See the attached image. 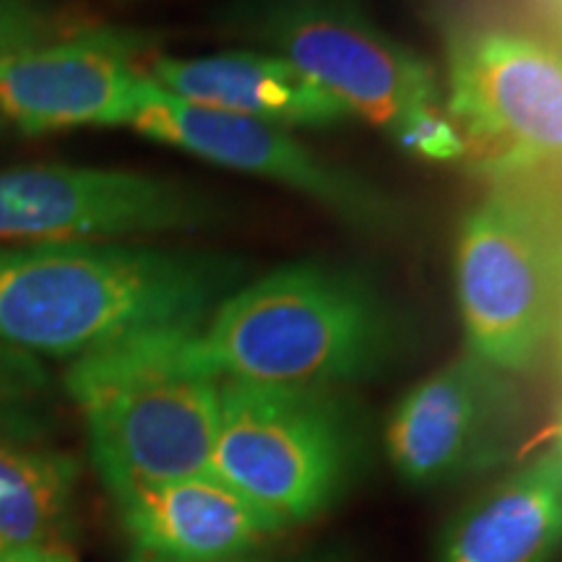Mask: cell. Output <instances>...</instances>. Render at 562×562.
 <instances>
[{
    "mask_svg": "<svg viewBox=\"0 0 562 562\" xmlns=\"http://www.w3.org/2000/svg\"><path fill=\"white\" fill-rule=\"evenodd\" d=\"M222 252L128 243L16 248L0 263V344L79 360L131 336L199 331L240 290Z\"/></svg>",
    "mask_w": 562,
    "mask_h": 562,
    "instance_id": "1",
    "label": "cell"
},
{
    "mask_svg": "<svg viewBox=\"0 0 562 562\" xmlns=\"http://www.w3.org/2000/svg\"><path fill=\"white\" fill-rule=\"evenodd\" d=\"M402 344V315L360 266L300 261L235 290L201 331L222 381L334 385L375 375Z\"/></svg>",
    "mask_w": 562,
    "mask_h": 562,
    "instance_id": "2",
    "label": "cell"
},
{
    "mask_svg": "<svg viewBox=\"0 0 562 562\" xmlns=\"http://www.w3.org/2000/svg\"><path fill=\"white\" fill-rule=\"evenodd\" d=\"M66 391L112 495L209 474L222 378L203 355L201 331H151L83 355L66 372Z\"/></svg>",
    "mask_w": 562,
    "mask_h": 562,
    "instance_id": "3",
    "label": "cell"
},
{
    "mask_svg": "<svg viewBox=\"0 0 562 562\" xmlns=\"http://www.w3.org/2000/svg\"><path fill=\"white\" fill-rule=\"evenodd\" d=\"M537 175L495 180L456 237L469 351L505 372L529 370L562 318V201Z\"/></svg>",
    "mask_w": 562,
    "mask_h": 562,
    "instance_id": "4",
    "label": "cell"
},
{
    "mask_svg": "<svg viewBox=\"0 0 562 562\" xmlns=\"http://www.w3.org/2000/svg\"><path fill=\"white\" fill-rule=\"evenodd\" d=\"M360 453L355 414L331 389L222 381L209 474L273 529L331 505Z\"/></svg>",
    "mask_w": 562,
    "mask_h": 562,
    "instance_id": "5",
    "label": "cell"
},
{
    "mask_svg": "<svg viewBox=\"0 0 562 562\" xmlns=\"http://www.w3.org/2000/svg\"><path fill=\"white\" fill-rule=\"evenodd\" d=\"M448 117L490 178L560 165L562 50L510 26H461L448 37Z\"/></svg>",
    "mask_w": 562,
    "mask_h": 562,
    "instance_id": "6",
    "label": "cell"
},
{
    "mask_svg": "<svg viewBox=\"0 0 562 562\" xmlns=\"http://www.w3.org/2000/svg\"><path fill=\"white\" fill-rule=\"evenodd\" d=\"M214 195L157 175L74 165L0 170V243H115L216 224Z\"/></svg>",
    "mask_w": 562,
    "mask_h": 562,
    "instance_id": "7",
    "label": "cell"
},
{
    "mask_svg": "<svg viewBox=\"0 0 562 562\" xmlns=\"http://www.w3.org/2000/svg\"><path fill=\"white\" fill-rule=\"evenodd\" d=\"M256 34L351 117L391 138L409 117L440 102L430 63L347 0H271L258 13Z\"/></svg>",
    "mask_w": 562,
    "mask_h": 562,
    "instance_id": "8",
    "label": "cell"
},
{
    "mask_svg": "<svg viewBox=\"0 0 562 562\" xmlns=\"http://www.w3.org/2000/svg\"><path fill=\"white\" fill-rule=\"evenodd\" d=\"M131 128L211 165L305 195L360 232H398L404 209L375 182L323 159L290 128L186 102L149 81Z\"/></svg>",
    "mask_w": 562,
    "mask_h": 562,
    "instance_id": "9",
    "label": "cell"
},
{
    "mask_svg": "<svg viewBox=\"0 0 562 562\" xmlns=\"http://www.w3.org/2000/svg\"><path fill=\"white\" fill-rule=\"evenodd\" d=\"M518 419L521 402L508 372L467 351L396 404L385 442L396 472L430 487L501 463Z\"/></svg>",
    "mask_w": 562,
    "mask_h": 562,
    "instance_id": "10",
    "label": "cell"
},
{
    "mask_svg": "<svg viewBox=\"0 0 562 562\" xmlns=\"http://www.w3.org/2000/svg\"><path fill=\"white\" fill-rule=\"evenodd\" d=\"M146 40L128 30H83L0 60V117L21 133L131 125L149 76L138 68Z\"/></svg>",
    "mask_w": 562,
    "mask_h": 562,
    "instance_id": "11",
    "label": "cell"
},
{
    "mask_svg": "<svg viewBox=\"0 0 562 562\" xmlns=\"http://www.w3.org/2000/svg\"><path fill=\"white\" fill-rule=\"evenodd\" d=\"M125 529L151 560H237L277 529L211 474L138 484L115 495Z\"/></svg>",
    "mask_w": 562,
    "mask_h": 562,
    "instance_id": "12",
    "label": "cell"
},
{
    "mask_svg": "<svg viewBox=\"0 0 562 562\" xmlns=\"http://www.w3.org/2000/svg\"><path fill=\"white\" fill-rule=\"evenodd\" d=\"M149 79L201 108L235 112L281 128H339L351 115L326 89L281 55L220 53L154 58Z\"/></svg>",
    "mask_w": 562,
    "mask_h": 562,
    "instance_id": "13",
    "label": "cell"
},
{
    "mask_svg": "<svg viewBox=\"0 0 562 562\" xmlns=\"http://www.w3.org/2000/svg\"><path fill=\"white\" fill-rule=\"evenodd\" d=\"M562 544V451L490 490L448 531L440 562H550Z\"/></svg>",
    "mask_w": 562,
    "mask_h": 562,
    "instance_id": "14",
    "label": "cell"
},
{
    "mask_svg": "<svg viewBox=\"0 0 562 562\" xmlns=\"http://www.w3.org/2000/svg\"><path fill=\"white\" fill-rule=\"evenodd\" d=\"M76 476L66 453L0 440V552L60 544Z\"/></svg>",
    "mask_w": 562,
    "mask_h": 562,
    "instance_id": "15",
    "label": "cell"
},
{
    "mask_svg": "<svg viewBox=\"0 0 562 562\" xmlns=\"http://www.w3.org/2000/svg\"><path fill=\"white\" fill-rule=\"evenodd\" d=\"M87 30L47 0H0V60L19 58Z\"/></svg>",
    "mask_w": 562,
    "mask_h": 562,
    "instance_id": "16",
    "label": "cell"
},
{
    "mask_svg": "<svg viewBox=\"0 0 562 562\" xmlns=\"http://www.w3.org/2000/svg\"><path fill=\"white\" fill-rule=\"evenodd\" d=\"M404 151L430 161H461L469 157V146L461 131L440 108H427L404 123L393 136Z\"/></svg>",
    "mask_w": 562,
    "mask_h": 562,
    "instance_id": "17",
    "label": "cell"
},
{
    "mask_svg": "<svg viewBox=\"0 0 562 562\" xmlns=\"http://www.w3.org/2000/svg\"><path fill=\"white\" fill-rule=\"evenodd\" d=\"M47 389V375L30 351L0 344V427L21 419Z\"/></svg>",
    "mask_w": 562,
    "mask_h": 562,
    "instance_id": "18",
    "label": "cell"
},
{
    "mask_svg": "<svg viewBox=\"0 0 562 562\" xmlns=\"http://www.w3.org/2000/svg\"><path fill=\"white\" fill-rule=\"evenodd\" d=\"M0 562H76L63 544L53 547H16L0 552Z\"/></svg>",
    "mask_w": 562,
    "mask_h": 562,
    "instance_id": "19",
    "label": "cell"
},
{
    "mask_svg": "<svg viewBox=\"0 0 562 562\" xmlns=\"http://www.w3.org/2000/svg\"><path fill=\"white\" fill-rule=\"evenodd\" d=\"M533 3L544 11V16L550 19V24L558 30L562 40V0H533Z\"/></svg>",
    "mask_w": 562,
    "mask_h": 562,
    "instance_id": "20",
    "label": "cell"
},
{
    "mask_svg": "<svg viewBox=\"0 0 562 562\" xmlns=\"http://www.w3.org/2000/svg\"><path fill=\"white\" fill-rule=\"evenodd\" d=\"M554 448H558V451H562V414H560V419H558V425H554Z\"/></svg>",
    "mask_w": 562,
    "mask_h": 562,
    "instance_id": "21",
    "label": "cell"
},
{
    "mask_svg": "<svg viewBox=\"0 0 562 562\" xmlns=\"http://www.w3.org/2000/svg\"><path fill=\"white\" fill-rule=\"evenodd\" d=\"M13 250H16V248H0V263L9 261V258L13 256Z\"/></svg>",
    "mask_w": 562,
    "mask_h": 562,
    "instance_id": "22",
    "label": "cell"
},
{
    "mask_svg": "<svg viewBox=\"0 0 562 562\" xmlns=\"http://www.w3.org/2000/svg\"><path fill=\"white\" fill-rule=\"evenodd\" d=\"M140 562H165V560H151V558H146V560H140ZM222 562H245V560H222ZM311 562V560H307Z\"/></svg>",
    "mask_w": 562,
    "mask_h": 562,
    "instance_id": "23",
    "label": "cell"
},
{
    "mask_svg": "<svg viewBox=\"0 0 562 562\" xmlns=\"http://www.w3.org/2000/svg\"><path fill=\"white\" fill-rule=\"evenodd\" d=\"M558 328H560V357H562V318H560V326Z\"/></svg>",
    "mask_w": 562,
    "mask_h": 562,
    "instance_id": "24",
    "label": "cell"
}]
</instances>
